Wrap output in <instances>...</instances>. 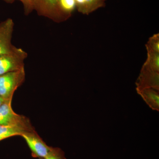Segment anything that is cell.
Segmentation results:
<instances>
[{
	"label": "cell",
	"instance_id": "9a60e30c",
	"mask_svg": "<svg viewBox=\"0 0 159 159\" xmlns=\"http://www.w3.org/2000/svg\"><path fill=\"white\" fill-rule=\"evenodd\" d=\"M43 159H66L65 153L61 149L53 148L48 155Z\"/></svg>",
	"mask_w": 159,
	"mask_h": 159
},
{
	"label": "cell",
	"instance_id": "5bb4252c",
	"mask_svg": "<svg viewBox=\"0 0 159 159\" xmlns=\"http://www.w3.org/2000/svg\"><path fill=\"white\" fill-rule=\"evenodd\" d=\"M7 3H12L16 0H2ZM20 1L24 6V11L26 15L30 14L34 10V0H18Z\"/></svg>",
	"mask_w": 159,
	"mask_h": 159
},
{
	"label": "cell",
	"instance_id": "7a4b0ae2",
	"mask_svg": "<svg viewBox=\"0 0 159 159\" xmlns=\"http://www.w3.org/2000/svg\"><path fill=\"white\" fill-rule=\"evenodd\" d=\"M11 101L6 100L0 107V125L20 126L29 131H34L29 119L13 111Z\"/></svg>",
	"mask_w": 159,
	"mask_h": 159
},
{
	"label": "cell",
	"instance_id": "6da1fadb",
	"mask_svg": "<svg viewBox=\"0 0 159 159\" xmlns=\"http://www.w3.org/2000/svg\"><path fill=\"white\" fill-rule=\"evenodd\" d=\"M25 78V68L0 76V97L5 100H12L15 91Z\"/></svg>",
	"mask_w": 159,
	"mask_h": 159
},
{
	"label": "cell",
	"instance_id": "e0dca14e",
	"mask_svg": "<svg viewBox=\"0 0 159 159\" xmlns=\"http://www.w3.org/2000/svg\"></svg>",
	"mask_w": 159,
	"mask_h": 159
},
{
	"label": "cell",
	"instance_id": "8992f818",
	"mask_svg": "<svg viewBox=\"0 0 159 159\" xmlns=\"http://www.w3.org/2000/svg\"><path fill=\"white\" fill-rule=\"evenodd\" d=\"M59 0H34V10L39 15L60 22L58 11Z\"/></svg>",
	"mask_w": 159,
	"mask_h": 159
},
{
	"label": "cell",
	"instance_id": "3957f363",
	"mask_svg": "<svg viewBox=\"0 0 159 159\" xmlns=\"http://www.w3.org/2000/svg\"><path fill=\"white\" fill-rule=\"evenodd\" d=\"M14 24L8 18L0 24V55L16 53L22 49L16 48L11 43Z\"/></svg>",
	"mask_w": 159,
	"mask_h": 159
},
{
	"label": "cell",
	"instance_id": "9c48e42d",
	"mask_svg": "<svg viewBox=\"0 0 159 159\" xmlns=\"http://www.w3.org/2000/svg\"><path fill=\"white\" fill-rule=\"evenodd\" d=\"M79 12L88 15L104 6L105 0H75Z\"/></svg>",
	"mask_w": 159,
	"mask_h": 159
},
{
	"label": "cell",
	"instance_id": "8fae6325",
	"mask_svg": "<svg viewBox=\"0 0 159 159\" xmlns=\"http://www.w3.org/2000/svg\"><path fill=\"white\" fill-rule=\"evenodd\" d=\"M26 131H32L20 126L0 125V141L14 136H21Z\"/></svg>",
	"mask_w": 159,
	"mask_h": 159
},
{
	"label": "cell",
	"instance_id": "30bf717a",
	"mask_svg": "<svg viewBox=\"0 0 159 159\" xmlns=\"http://www.w3.org/2000/svg\"><path fill=\"white\" fill-rule=\"evenodd\" d=\"M76 7L75 0H59L58 11L60 22L69 18Z\"/></svg>",
	"mask_w": 159,
	"mask_h": 159
},
{
	"label": "cell",
	"instance_id": "52a82bcc",
	"mask_svg": "<svg viewBox=\"0 0 159 159\" xmlns=\"http://www.w3.org/2000/svg\"><path fill=\"white\" fill-rule=\"evenodd\" d=\"M136 85V89L153 88L159 90V73L142 67Z\"/></svg>",
	"mask_w": 159,
	"mask_h": 159
},
{
	"label": "cell",
	"instance_id": "ba28073f",
	"mask_svg": "<svg viewBox=\"0 0 159 159\" xmlns=\"http://www.w3.org/2000/svg\"><path fill=\"white\" fill-rule=\"evenodd\" d=\"M147 105L154 111H159V90L153 88L136 89Z\"/></svg>",
	"mask_w": 159,
	"mask_h": 159
},
{
	"label": "cell",
	"instance_id": "5b68a950",
	"mask_svg": "<svg viewBox=\"0 0 159 159\" xmlns=\"http://www.w3.org/2000/svg\"><path fill=\"white\" fill-rule=\"evenodd\" d=\"M21 136L25 140L34 157L45 158L52 149V147L48 146L34 130L25 132Z\"/></svg>",
	"mask_w": 159,
	"mask_h": 159
},
{
	"label": "cell",
	"instance_id": "2e32d148",
	"mask_svg": "<svg viewBox=\"0 0 159 159\" xmlns=\"http://www.w3.org/2000/svg\"><path fill=\"white\" fill-rule=\"evenodd\" d=\"M6 101V100H4L2 97H0V107L2 105L3 103H4Z\"/></svg>",
	"mask_w": 159,
	"mask_h": 159
},
{
	"label": "cell",
	"instance_id": "4fadbf2b",
	"mask_svg": "<svg viewBox=\"0 0 159 159\" xmlns=\"http://www.w3.org/2000/svg\"><path fill=\"white\" fill-rule=\"evenodd\" d=\"M147 51L159 53V34H154L149 39L146 45Z\"/></svg>",
	"mask_w": 159,
	"mask_h": 159
},
{
	"label": "cell",
	"instance_id": "7c38bea8",
	"mask_svg": "<svg viewBox=\"0 0 159 159\" xmlns=\"http://www.w3.org/2000/svg\"><path fill=\"white\" fill-rule=\"evenodd\" d=\"M148 58L143 67L159 73V53L147 51Z\"/></svg>",
	"mask_w": 159,
	"mask_h": 159
},
{
	"label": "cell",
	"instance_id": "277c9868",
	"mask_svg": "<svg viewBox=\"0 0 159 159\" xmlns=\"http://www.w3.org/2000/svg\"><path fill=\"white\" fill-rule=\"evenodd\" d=\"M27 56L23 49L16 53L0 55V76L24 68V60Z\"/></svg>",
	"mask_w": 159,
	"mask_h": 159
}]
</instances>
